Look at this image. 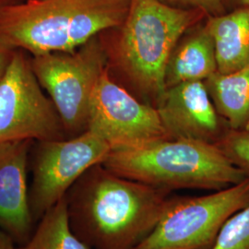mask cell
<instances>
[{
	"label": "cell",
	"instance_id": "6da1fadb",
	"mask_svg": "<svg viewBox=\"0 0 249 249\" xmlns=\"http://www.w3.org/2000/svg\"><path fill=\"white\" fill-rule=\"evenodd\" d=\"M172 192L119 177L102 163L65 196L73 232L91 249H135L159 222Z\"/></svg>",
	"mask_w": 249,
	"mask_h": 249
},
{
	"label": "cell",
	"instance_id": "7a4b0ae2",
	"mask_svg": "<svg viewBox=\"0 0 249 249\" xmlns=\"http://www.w3.org/2000/svg\"><path fill=\"white\" fill-rule=\"evenodd\" d=\"M208 17L200 9H177L158 0H131L124 22L99 35L110 77L156 108L166 89L165 70L173 49L189 29Z\"/></svg>",
	"mask_w": 249,
	"mask_h": 249
},
{
	"label": "cell",
	"instance_id": "3957f363",
	"mask_svg": "<svg viewBox=\"0 0 249 249\" xmlns=\"http://www.w3.org/2000/svg\"><path fill=\"white\" fill-rule=\"evenodd\" d=\"M131 0H22L0 9V42L32 55L73 51L120 26Z\"/></svg>",
	"mask_w": 249,
	"mask_h": 249
},
{
	"label": "cell",
	"instance_id": "277c9868",
	"mask_svg": "<svg viewBox=\"0 0 249 249\" xmlns=\"http://www.w3.org/2000/svg\"><path fill=\"white\" fill-rule=\"evenodd\" d=\"M102 164L119 177L170 192L218 191L247 178L216 145L189 140L165 139L111 149Z\"/></svg>",
	"mask_w": 249,
	"mask_h": 249
},
{
	"label": "cell",
	"instance_id": "5b68a950",
	"mask_svg": "<svg viewBox=\"0 0 249 249\" xmlns=\"http://www.w3.org/2000/svg\"><path fill=\"white\" fill-rule=\"evenodd\" d=\"M31 62L37 80L61 117L67 139L86 132L90 97L107 68L99 36L73 51L33 55Z\"/></svg>",
	"mask_w": 249,
	"mask_h": 249
},
{
	"label": "cell",
	"instance_id": "8992f818",
	"mask_svg": "<svg viewBox=\"0 0 249 249\" xmlns=\"http://www.w3.org/2000/svg\"><path fill=\"white\" fill-rule=\"evenodd\" d=\"M249 204V178L206 196L167 199L160 220L135 249H212L224 223Z\"/></svg>",
	"mask_w": 249,
	"mask_h": 249
},
{
	"label": "cell",
	"instance_id": "52a82bcc",
	"mask_svg": "<svg viewBox=\"0 0 249 249\" xmlns=\"http://www.w3.org/2000/svg\"><path fill=\"white\" fill-rule=\"evenodd\" d=\"M67 139L61 117L23 50H15L0 80V143Z\"/></svg>",
	"mask_w": 249,
	"mask_h": 249
},
{
	"label": "cell",
	"instance_id": "ba28073f",
	"mask_svg": "<svg viewBox=\"0 0 249 249\" xmlns=\"http://www.w3.org/2000/svg\"><path fill=\"white\" fill-rule=\"evenodd\" d=\"M111 147L87 130L71 139L36 142L32 160L29 204L35 223L61 200L90 167L106 160Z\"/></svg>",
	"mask_w": 249,
	"mask_h": 249
},
{
	"label": "cell",
	"instance_id": "9c48e42d",
	"mask_svg": "<svg viewBox=\"0 0 249 249\" xmlns=\"http://www.w3.org/2000/svg\"><path fill=\"white\" fill-rule=\"evenodd\" d=\"M87 130L107 142L111 149L169 139L157 109L119 85L107 68L90 97Z\"/></svg>",
	"mask_w": 249,
	"mask_h": 249
},
{
	"label": "cell",
	"instance_id": "30bf717a",
	"mask_svg": "<svg viewBox=\"0 0 249 249\" xmlns=\"http://www.w3.org/2000/svg\"><path fill=\"white\" fill-rule=\"evenodd\" d=\"M156 109L172 140L215 145L230 129L219 115L204 81L183 82L167 88Z\"/></svg>",
	"mask_w": 249,
	"mask_h": 249
},
{
	"label": "cell",
	"instance_id": "8fae6325",
	"mask_svg": "<svg viewBox=\"0 0 249 249\" xmlns=\"http://www.w3.org/2000/svg\"><path fill=\"white\" fill-rule=\"evenodd\" d=\"M31 141L0 143V230L16 246L25 244L36 223L29 204Z\"/></svg>",
	"mask_w": 249,
	"mask_h": 249
},
{
	"label": "cell",
	"instance_id": "7c38bea8",
	"mask_svg": "<svg viewBox=\"0 0 249 249\" xmlns=\"http://www.w3.org/2000/svg\"><path fill=\"white\" fill-rule=\"evenodd\" d=\"M218 72L213 36L206 19L189 29L173 49L165 70V88L205 81Z\"/></svg>",
	"mask_w": 249,
	"mask_h": 249
},
{
	"label": "cell",
	"instance_id": "4fadbf2b",
	"mask_svg": "<svg viewBox=\"0 0 249 249\" xmlns=\"http://www.w3.org/2000/svg\"><path fill=\"white\" fill-rule=\"evenodd\" d=\"M213 36L218 72L228 74L249 67V7L206 18Z\"/></svg>",
	"mask_w": 249,
	"mask_h": 249
},
{
	"label": "cell",
	"instance_id": "5bb4252c",
	"mask_svg": "<svg viewBox=\"0 0 249 249\" xmlns=\"http://www.w3.org/2000/svg\"><path fill=\"white\" fill-rule=\"evenodd\" d=\"M219 115L232 130L249 129V67L204 81Z\"/></svg>",
	"mask_w": 249,
	"mask_h": 249
},
{
	"label": "cell",
	"instance_id": "9a60e30c",
	"mask_svg": "<svg viewBox=\"0 0 249 249\" xmlns=\"http://www.w3.org/2000/svg\"><path fill=\"white\" fill-rule=\"evenodd\" d=\"M14 249H91L72 231L64 196L36 223L30 239Z\"/></svg>",
	"mask_w": 249,
	"mask_h": 249
},
{
	"label": "cell",
	"instance_id": "2e32d148",
	"mask_svg": "<svg viewBox=\"0 0 249 249\" xmlns=\"http://www.w3.org/2000/svg\"><path fill=\"white\" fill-rule=\"evenodd\" d=\"M212 249H249V204L224 223Z\"/></svg>",
	"mask_w": 249,
	"mask_h": 249
},
{
	"label": "cell",
	"instance_id": "e0dca14e",
	"mask_svg": "<svg viewBox=\"0 0 249 249\" xmlns=\"http://www.w3.org/2000/svg\"><path fill=\"white\" fill-rule=\"evenodd\" d=\"M215 145L233 165L249 178V129H228Z\"/></svg>",
	"mask_w": 249,
	"mask_h": 249
},
{
	"label": "cell",
	"instance_id": "ac0fdd59",
	"mask_svg": "<svg viewBox=\"0 0 249 249\" xmlns=\"http://www.w3.org/2000/svg\"><path fill=\"white\" fill-rule=\"evenodd\" d=\"M169 7L182 9H200L209 17L221 16L227 12L223 0H158Z\"/></svg>",
	"mask_w": 249,
	"mask_h": 249
},
{
	"label": "cell",
	"instance_id": "d6986e66",
	"mask_svg": "<svg viewBox=\"0 0 249 249\" xmlns=\"http://www.w3.org/2000/svg\"><path fill=\"white\" fill-rule=\"evenodd\" d=\"M15 50H12L0 42V80L7 71Z\"/></svg>",
	"mask_w": 249,
	"mask_h": 249
},
{
	"label": "cell",
	"instance_id": "ffe728a7",
	"mask_svg": "<svg viewBox=\"0 0 249 249\" xmlns=\"http://www.w3.org/2000/svg\"><path fill=\"white\" fill-rule=\"evenodd\" d=\"M223 2L227 11L249 7V0H223Z\"/></svg>",
	"mask_w": 249,
	"mask_h": 249
},
{
	"label": "cell",
	"instance_id": "44dd1931",
	"mask_svg": "<svg viewBox=\"0 0 249 249\" xmlns=\"http://www.w3.org/2000/svg\"><path fill=\"white\" fill-rule=\"evenodd\" d=\"M15 247V243L9 235L0 230V249H14Z\"/></svg>",
	"mask_w": 249,
	"mask_h": 249
},
{
	"label": "cell",
	"instance_id": "7402d4cb",
	"mask_svg": "<svg viewBox=\"0 0 249 249\" xmlns=\"http://www.w3.org/2000/svg\"><path fill=\"white\" fill-rule=\"evenodd\" d=\"M20 1H22V0H0V9H3L6 6H9V5H12V4H15V3H18Z\"/></svg>",
	"mask_w": 249,
	"mask_h": 249
}]
</instances>
